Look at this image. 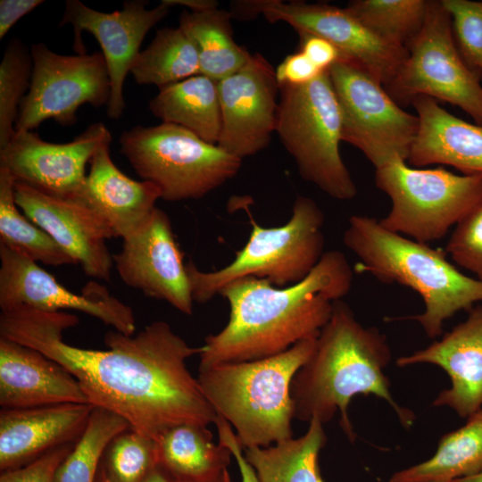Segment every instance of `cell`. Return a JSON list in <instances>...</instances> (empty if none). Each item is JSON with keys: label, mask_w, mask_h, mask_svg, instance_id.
Segmentation results:
<instances>
[{"label": "cell", "mask_w": 482, "mask_h": 482, "mask_svg": "<svg viewBox=\"0 0 482 482\" xmlns=\"http://www.w3.org/2000/svg\"><path fill=\"white\" fill-rule=\"evenodd\" d=\"M158 463L175 479L202 480L228 469L232 453L214 443L207 426L181 424L162 433L155 441Z\"/></svg>", "instance_id": "484cf974"}, {"label": "cell", "mask_w": 482, "mask_h": 482, "mask_svg": "<svg viewBox=\"0 0 482 482\" xmlns=\"http://www.w3.org/2000/svg\"><path fill=\"white\" fill-rule=\"evenodd\" d=\"M79 322L66 312L16 306L1 311L0 337L62 365L90 404L119 415L154 441L178 425L214 424L217 414L186 363L202 346H190L167 322L156 320L137 335L108 331L106 350L80 348L62 338Z\"/></svg>", "instance_id": "6da1fadb"}, {"label": "cell", "mask_w": 482, "mask_h": 482, "mask_svg": "<svg viewBox=\"0 0 482 482\" xmlns=\"http://www.w3.org/2000/svg\"><path fill=\"white\" fill-rule=\"evenodd\" d=\"M426 0H353L345 7L380 37L405 48L420 31Z\"/></svg>", "instance_id": "d6a6232c"}, {"label": "cell", "mask_w": 482, "mask_h": 482, "mask_svg": "<svg viewBox=\"0 0 482 482\" xmlns=\"http://www.w3.org/2000/svg\"><path fill=\"white\" fill-rule=\"evenodd\" d=\"M411 104L419 129L407 162L413 167L445 164L462 174L482 173V124H472L448 112L427 96Z\"/></svg>", "instance_id": "cb8c5ba5"}, {"label": "cell", "mask_w": 482, "mask_h": 482, "mask_svg": "<svg viewBox=\"0 0 482 482\" xmlns=\"http://www.w3.org/2000/svg\"><path fill=\"white\" fill-rule=\"evenodd\" d=\"M175 482H232L228 469L210 478L202 480L175 479Z\"/></svg>", "instance_id": "f6af8a7d"}, {"label": "cell", "mask_w": 482, "mask_h": 482, "mask_svg": "<svg viewBox=\"0 0 482 482\" xmlns=\"http://www.w3.org/2000/svg\"><path fill=\"white\" fill-rule=\"evenodd\" d=\"M429 363L449 376L451 386L435 399V406H447L468 418L482 407V303L468 311L466 320L440 340L396 360L399 367Z\"/></svg>", "instance_id": "ffe728a7"}, {"label": "cell", "mask_w": 482, "mask_h": 482, "mask_svg": "<svg viewBox=\"0 0 482 482\" xmlns=\"http://www.w3.org/2000/svg\"><path fill=\"white\" fill-rule=\"evenodd\" d=\"M230 12L239 19L262 14L271 23H287L298 35L324 38L338 50L341 59L359 65L385 86L406 55L405 48L380 37L346 8L304 1L258 0L234 2Z\"/></svg>", "instance_id": "7c38bea8"}, {"label": "cell", "mask_w": 482, "mask_h": 482, "mask_svg": "<svg viewBox=\"0 0 482 482\" xmlns=\"http://www.w3.org/2000/svg\"><path fill=\"white\" fill-rule=\"evenodd\" d=\"M249 217L248 241L227 266L202 271L192 261L186 263L194 301L206 303L227 284L245 277L264 278L279 287L295 284L323 256L325 216L312 199L298 195L291 217L279 227L265 228Z\"/></svg>", "instance_id": "8992f818"}, {"label": "cell", "mask_w": 482, "mask_h": 482, "mask_svg": "<svg viewBox=\"0 0 482 482\" xmlns=\"http://www.w3.org/2000/svg\"><path fill=\"white\" fill-rule=\"evenodd\" d=\"M120 152L135 171L154 184L162 199H199L239 171L242 159L171 123L122 132Z\"/></svg>", "instance_id": "ba28073f"}, {"label": "cell", "mask_w": 482, "mask_h": 482, "mask_svg": "<svg viewBox=\"0 0 482 482\" xmlns=\"http://www.w3.org/2000/svg\"><path fill=\"white\" fill-rule=\"evenodd\" d=\"M43 0H1L0 38L23 16L43 4Z\"/></svg>", "instance_id": "b9f144b4"}, {"label": "cell", "mask_w": 482, "mask_h": 482, "mask_svg": "<svg viewBox=\"0 0 482 482\" xmlns=\"http://www.w3.org/2000/svg\"><path fill=\"white\" fill-rule=\"evenodd\" d=\"M390 359L386 336L376 328L362 325L346 303L335 301L313 353L292 380L295 419L309 423L316 418L325 424L338 411L341 428L353 442L349 403L354 395H374L386 400L400 421L410 427L413 413L395 402L384 374Z\"/></svg>", "instance_id": "3957f363"}, {"label": "cell", "mask_w": 482, "mask_h": 482, "mask_svg": "<svg viewBox=\"0 0 482 482\" xmlns=\"http://www.w3.org/2000/svg\"><path fill=\"white\" fill-rule=\"evenodd\" d=\"M15 179L0 166V244L36 262L51 266L76 264L45 230L20 212Z\"/></svg>", "instance_id": "4dcf8cb0"}, {"label": "cell", "mask_w": 482, "mask_h": 482, "mask_svg": "<svg viewBox=\"0 0 482 482\" xmlns=\"http://www.w3.org/2000/svg\"><path fill=\"white\" fill-rule=\"evenodd\" d=\"M31 74L30 51L19 38L12 39L0 63V148L15 134L20 105L29 91Z\"/></svg>", "instance_id": "e575fe53"}, {"label": "cell", "mask_w": 482, "mask_h": 482, "mask_svg": "<svg viewBox=\"0 0 482 482\" xmlns=\"http://www.w3.org/2000/svg\"><path fill=\"white\" fill-rule=\"evenodd\" d=\"M222 127L218 145L244 159L263 150L276 131L279 85L273 66L259 53L218 81Z\"/></svg>", "instance_id": "e0dca14e"}, {"label": "cell", "mask_w": 482, "mask_h": 482, "mask_svg": "<svg viewBox=\"0 0 482 482\" xmlns=\"http://www.w3.org/2000/svg\"><path fill=\"white\" fill-rule=\"evenodd\" d=\"M482 469V407L445 435L428 460L394 473L389 482H453Z\"/></svg>", "instance_id": "83f0119b"}, {"label": "cell", "mask_w": 482, "mask_h": 482, "mask_svg": "<svg viewBox=\"0 0 482 482\" xmlns=\"http://www.w3.org/2000/svg\"><path fill=\"white\" fill-rule=\"evenodd\" d=\"M94 406L62 403L0 411L1 472L30 463L46 453L79 439Z\"/></svg>", "instance_id": "44dd1931"}, {"label": "cell", "mask_w": 482, "mask_h": 482, "mask_svg": "<svg viewBox=\"0 0 482 482\" xmlns=\"http://www.w3.org/2000/svg\"><path fill=\"white\" fill-rule=\"evenodd\" d=\"M385 87L399 105L427 96L459 106L482 124V84L458 51L452 19L442 1H428L420 31Z\"/></svg>", "instance_id": "30bf717a"}, {"label": "cell", "mask_w": 482, "mask_h": 482, "mask_svg": "<svg viewBox=\"0 0 482 482\" xmlns=\"http://www.w3.org/2000/svg\"><path fill=\"white\" fill-rule=\"evenodd\" d=\"M62 403H89L78 380L42 353L0 337L1 408Z\"/></svg>", "instance_id": "603a6c76"}, {"label": "cell", "mask_w": 482, "mask_h": 482, "mask_svg": "<svg viewBox=\"0 0 482 482\" xmlns=\"http://www.w3.org/2000/svg\"><path fill=\"white\" fill-rule=\"evenodd\" d=\"M230 11L211 9L202 12L184 11L179 16L181 28L195 42L200 63V74L216 81L243 67L251 54L236 43Z\"/></svg>", "instance_id": "f1b7e54d"}, {"label": "cell", "mask_w": 482, "mask_h": 482, "mask_svg": "<svg viewBox=\"0 0 482 482\" xmlns=\"http://www.w3.org/2000/svg\"><path fill=\"white\" fill-rule=\"evenodd\" d=\"M343 242L359 259L355 270L422 297L424 312L407 319L418 321L430 338L441 336L445 321L455 313L482 303V281L463 274L445 251L392 232L375 218L351 216Z\"/></svg>", "instance_id": "277c9868"}, {"label": "cell", "mask_w": 482, "mask_h": 482, "mask_svg": "<svg viewBox=\"0 0 482 482\" xmlns=\"http://www.w3.org/2000/svg\"><path fill=\"white\" fill-rule=\"evenodd\" d=\"M280 86H300L307 84L324 72L303 53L298 51L288 54L275 69Z\"/></svg>", "instance_id": "f35d334b"}, {"label": "cell", "mask_w": 482, "mask_h": 482, "mask_svg": "<svg viewBox=\"0 0 482 482\" xmlns=\"http://www.w3.org/2000/svg\"><path fill=\"white\" fill-rule=\"evenodd\" d=\"M445 251L482 281V198L454 227Z\"/></svg>", "instance_id": "8d00e7d4"}, {"label": "cell", "mask_w": 482, "mask_h": 482, "mask_svg": "<svg viewBox=\"0 0 482 482\" xmlns=\"http://www.w3.org/2000/svg\"><path fill=\"white\" fill-rule=\"evenodd\" d=\"M214 424L218 431L219 443L230 450L238 467L242 482H259L254 470L245 457L244 449L230 424L220 416H217Z\"/></svg>", "instance_id": "ab89813d"}, {"label": "cell", "mask_w": 482, "mask_h": 482, "mask_svg": "<svg viewBox=\"0 0 482 482\" xmlns=\"http://www.w3.org/2000/svg\"><path fill=\"white\" fill-rule=\"evenodd\" d=\"M453 482H482V469L475 474L457 478Z\"/></svg>", "instance_id": "bcb514c9"}, {"label": "cell", "mask_w": 482, "mask_h": 482, "mask_svg": "<svg viewBox=\"0 0 482 482\" xmlns=\"http://www.w3.org/2000/svg\"><path fill=\"white\" fill-rule=\"evenodd\" d=\"M130 73L137 84L159 88L195 76L200 74L197 47L179 27L159 29L136 57Z\"/></svg>", "instance_id": "f546056e"}, {"label": "cell", "mask_w": 482, "mask_h": 482, "mask_svg": "<svg viewBox=\"0 0 482 482\" xmlns=\"http://www.w3.org/2000/svg\"><path fill=\"white\" fill-rule=\"evenodd\" d=\"M14 194L22 212L69 253L86 275L110 280L113 260L106 239L115 237L100 217L79 202L46 195L21 182L15 181Z\"/></svg>", "instance_id": "d6986e66"}, {"label": "cell", "mask_w": 482, "mask_h": 482, "mask_svg": "<svg viewBox=\"0 0 482 482\" xmlns=\"http://www.w3.org/2000/svg\"><path fill=\"white\" fill-rule=\"evenodd\" d=\"M0 308L28 306L45 312L75 310L93 316L128 336L134 335L132 309L105 286L90 281L81 294L65 288L37 262L0 244Z\"/></svg>", "instance_id": "5bb4252c"}, {"label": "cell", "mask_w": 482, "mask_h": 482, "mask_svg": "<svg viewBox=\"0 0 482 482\" xmlns=\"http://www.w3.org/2000/svg\"><path fill=\"white\" fill-rule=\"evenodd\" d=\"M98 482H104V481L101 479L100 478H98Z\"/></svg>", "instance_id": "7dc6e473"}, {"label": "cell", "mask_w": 482, "mask_h": 482, "mask_svg": "<svg viewBox=\"0 0 482 482\" xmlns=\"http://www.w3.org/2000/svg\"><path fill=\"white\" fill-rule=\"evenodd\" d=\"M442 3L451 16L461 58L482 79V1L442 0Z\"/></svg>", "instance_id": "d590c367"}, {"label": "cell", "mask_w": 482, "mask_h": 482, "mask_svg": "<svg viewBox=\"0 0 482 482\" xmlns=\"http://www.w3.org/2000/svg\"><path fill=\"white\" fill-rule=\"evenodd\" d=\"M110 131L101 122L90 125L72 141H44L32 131H15L0 148V166L23 183L46 195L73 199L86 179V165Z\"/></svg>", "instance_id": "ac0fdd59"}, {"label": "cell", "mask_w": 482, "mask_h": 482, "mask_svg": "<svg viewBox=\"0 0 482 482\" xmlns=\"http://www.w3.org/2000/svg\"><path fill=\"white\" fill-rule=\"evenodd\" d=\"M149 109L162 122L181 126L208 143L218 144L222 127L218 81L197 74L161 87Z\"/></svg>", "instance_id": "d4e9b609"}, {"label": "cell", "mask_w": 482, "mask_h": 482, "mask_svg": "<svg viewBox=\"0 0 482 482\" xmlns=\"http://www.w3.org/2000/svg\"><path fill=\"white\" fill-rule=\"evenodd\" d=\"M113 265L127 286L162 300L191 315L193 295L183 253L175 240L170 220L157 207L112 254Z\"/></svg>", "instance_id": "2e32d148"}, {"label": "cell", "mask_w": 482, "mask_h": 482, "mask_svg": "<svg viewBox=\"0 0 482 482\" xmlns=\"http://www.w3.org/2000/svg\"><path fill=\"white\" fill-rule=\"evenodd\" d=\"M353 270L343 253L328 251L301 281L276 287L245 277L220 292L229 304V319L202 345L199 368L239 362L283 353L316 338L331 316L333 303L351 289Z\"/></svg>", "instance_id": "7a4b0ae2"}, {"label": "cell", "mask_w": 482, "mask_h": 482, "mask_svg": "<svg viewBox=\"0 0 482 482\" xmlns=\"http://www.w3.org/2000/svg\"><path fill=\"white\" fill-rule=\"evenodd\" d=\"M375 184L391 201L379 223L420 243L443 238L482 198V173L417 169L395 158L377 168Z\"/></svg>", "instance_id": "9c48e42d"}, {"label": "cell", "mask_w": 482, "mask_h": 482, "mask_svg": "<svg viewBox=\"0 0 482 482\" xmlns=\"http://www.w3.org/2000/svg\"><path fill=\"white\" fill-rule=\"evenodd\" d=\"M299 51L321 71H328L341 59L338 50L326 39L309 34H299Z\"/></svg>", "instance_id": "60d3db41"}, {"label": "cell", "mask_w": 482, "mask_h": 482, "mask_svg": "<svg viewBox=\"0 0 482 482\" xmlns=\"http://www.w3.org/2000/svg\"><path fill=\"white\" fill-rule=\"evenodd\" d=\"M30 54V85L20 105L15 131H32L46 120L71 126L81 105L108 104L111 85L102 53L63 55L37 43Z\"/></svg>", "instance_id": "4fadbf2b"}, {"label": "cell", "mask_w": 482, "mask_h": 482, "mask_svg": "<svg viewBox=\"0 0 482 482\" xmlns=\"http://www.w3.org/2000/svg\"><path fill=\"white\" fill-rule=\"evenodd\" d=\"M112 135L95 151L83 186L71 199L100 217L122 239L137 230L149 217L160 189L149 181H137L121 172L110 154Z\"/></svg>", "instance_id": "7402d4cb"}, {"label": "cell", "mask_w": 482, "mask_h": 482, "mask_svg": "<svg viewBox=\"0 0 482 482\" xmlns=\"http://www.w3.org/2000/svg\"><path fill=\"white\" fill-rule=\"evenodd\" d=\"M142 482H175V478L158 463Z\"/></svg>", "instance_id": "ee69618b"}, {"label": "cell", "mask_w": 482, "mask_h": 482, "mask_svg": "<svg viewBox=\"0 0 482 482\" xmlns=\"http://www.w3.org/2000/svg\"><path fill=\"white\" fill-rule=\"evenodd\" d=\"M101 462L104 482H142L158 464L156 442L129 428L112 439Z\"/></svg>", "instance_id": "836d02e7"}, {"label": "cell", "mask_w": 482, "mask_h": 482, "mask_svg": "<svg viewBox=\"0 0 482 482\" xmlns=\"http://www.w3.org/2000/svg\"><path fill=\"white\" fill-rule=\"evenodd\" d=\"M343 123V141L361 150L379 168L395 158L407 161L419 119L403 111L382 84L344 59L328 69Z\"/></svg>", "instance_id": "8fae6325"}, {"label": "cell", "mask_w": 482, "mask_h": 482, "mask_svg": "<svg viewBox=\"0 0 482 482\" xmlns=\"http://www.w3.org/2000/svg\"><path fill=\"white\" fill-rule=\"evenodd\" d=\"M146 4L145 1L129 0L123 3L121 10L103 12L78 0L65 2L60 26H72L73 50L77 54H87L82 41L83 31L91 33L101 46L111 85L107 115L112 120L120 119L125 109V79L140 52L145 37L171 7L164 0L152 9H147Z\"/></svg>", "instance_id": "9a60e30c"}, {"label": "cell", "mask_w": 482, "mask_h": 482, "mask_svg": "<svg viewBox=\"0 0 482 482\" xmlns=\"http://www.w3.org/2000/svg\"><path fill=\"white\" fill-rule=\"evenodd\" d=\"M73 446L71 443L59 446L27 465L3 471L0 482H56L58 469Z\"/></svg>", "instance_id": "74e56055"}, {"label": "cell", "mask_w": 482, "mask_h": 482, "mask_svg": "<svg viewBox=\"0 0 482 482\" xmlns=\"http://www.w3.org/2000/svg\"><path fill=\"white\" fill-rule=\"evenodd\" d=\"M323 423L312 418L305 434L275 445L244 450L259 482H323L318 459L327 442Z\"/></svg>", "instance_id": "4316f807"}, {"label": "cell", "mask_w": 482, "mask_h": 482, "mask_svg": "<svg viewBox=\"0 0 482 482\" xmlns=\"http://www.w3.org/2000/svg\"><path fill=\"white\" fill-rule=\"evenodd\" d=\"M317 337L270 357L198 369L204 395L233 427L244 450L293 437L291 383L313 353Z\"/></svg>", "instance_id": "5b68a950"}, {"label": "cell", "mask_w": 482, "mask_h": 482, "mask_svg": "<svg viewBox=\"0 0 482 482\" xmlns=\"http://www.w3.org/2000/svg\"><path fill=\"white\" fill-rule=\"evenodd\" d=\"M279 88L276 132L301 177L334 199L355 197L339 151L342 114L328 70L307 84Z\"/></svg>", "instance_id": "52a82bcc"}, {"label": "cell", "mask_w": 482, "mask_h": 482, "mask_svg": "<svg viewBox=\"0 0 482 482\" xmlns=\"http://www.w3.org/2000/svg\"><path fill=\"white\" fill-rule=\"evenodd\" d=\"M170 6L182 5L190 9V12H202L218 8L219 3L214 0H164Z\"/></svg>", "instance_id": "7bdbcfd3"}, {"label": "cell", "mask_w": 482, "mask_h": 482, "mask_svg": "<svg viewBox=\"0 0 482 482\" xmlns=\"http://www.w3.org/2000/svg\"><path fill=\"white\" fill-rule=\"evenodd\" d=\"M129 428V424L119 415L95 407L83 433L59 467L56 482H96L107 446Z\"/></svg>", "instance_id": "1f68e13d"}]
</instances>
